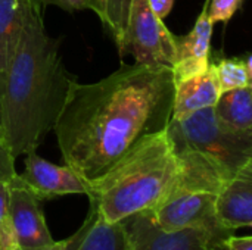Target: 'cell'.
I'll return each mask as SVG.
<instances>
[{
	"label": "cell",
	"instance_id": "17",
	"mask_svg": "<svg viewBox=\"0 0 252 250\" xmlns=\"http://www.w3.org/2000/svg\"><path fill=\"white\" fill-rule=\"evenodd\" d=\"M130 3L131 0H94L93 12L99 16L102 25L114 38L117 46L124 34Z\"/></svg>",
	"mask_w": 252,
	"mask_h": 250
},
{
	"label": "cell",
	"instance_id": "19",
	"mask_svg": "<svg viewBox=\"0 0 252 250\" xmlns=\"http://www.w3.org/2000/svg\"><path fill=\"white\" fill-rule=\"evenodd\" d=\"M242 0H211L208 9V18L213 24L216 22H229L236 10L241 7Z\"/></svg>",
	"mask_w": 252,
	"mask_h": 250
},
{
	"label": "cell",
	"instance_id": "24",
	"mask_svg": "<svg viewBox=\"0 0 252 250\" xmlns=\"http://www.w3.org/2000/svg\"><path fill=\"white\" fill-rule=\"evenodd\" d=\"M13 250H66L65 248V242H55L49 246H43V248H15Z\"/></svg>",
	"mask_w": 252,
	"mask_h": 250
},
{
	"label": "cell",
	"instance_id": "11",
	"mask_svg": "<svg viewBox=\"0 0 252 250\" xmlns=\"http://www.w3.org/2000/svg\"><path fill=\"white\" fill-rule=\"evenodd\" d=\"M63 242L66 250H130L124 222H109L92 202L83 225Z\"/></svg>",
	"mask_w": 252,
	"mask_h": 250
},
{
	"label": "cell",
	"instance_id": "22",
	"mask_svg": "<svg viewBox=\"0 0 252 250\" xmlns=\"http://www.w3.org/2000/svg\"><path fill=\"white\" fill-rule=\"evenodd\" d=\"M223 250H252V239L251 236L245 237H236V236H229L224 243Z\"/></svg>",
	"mask_w": 252,
	"mask_h": 250
},
{
	"label": "cell",
	"instance_id": "23",
	"mask_svg": "<svg viewBox=\"0 0 252 250\" xmlns=\"http://www.w3.org/2000/svg\"><path fill=\"white\" fill-rule=\"evenodd\" d=\"M151 9L154 10V13L164 21V18H167L173 9L174 0H148Z\"/></svg>",
	"mask_w": 252,
	"mask_h": 250
},
{
	"label": "cell",
	"instance_id": "25",
	"mask_svg": "<svg viewBox=\"0 0 252 250\" xmlns=\"http://www.w3.org/2000/svg\"><path fill=\"white\" fill-rule=\"evenodd\" d=\"M220 250H223V246H221V248H220Z\"/></svg>",
	"mask_w": 252,
	"mask_h": 250
},
{
	"label": "cell",
	"instance_id": "13",
	"mask_svg": "<svg viewBox=\"0 0 252 250\" xmlns=\"http://www.w3.org/2000/svg\"><path fill=\"white\" fill-rule=\"evenodd\" d=\"M35 9H41L35 0H0V87L22 29Z\"/></svg>",
	"mask_w": 252,
	"mask_h": 250
},
{
	"label": "cell",
	"instance_id": "1",
	"mask_svg": "<svg viewBox=\"0 0 252 250\" xmlns=\"http://www.w3.org/2000/svg\"><path fill=\"white\" fill-rule=\"evenodd\" d=\"M174 75L168 66L121 65L108 77L72 83L53 127L65 165L87 183L142 139L171 121Z\"/></svg>",
	"mask_w": 252,
	"mask_h": 250
},
{
	"label": "cell",
	"instance_id": "20",
	"mask_svg": "<svg viewBox=\"0 0 252 250\" xmlns=\"http://www.w3.org/2000/svg\"><path fill=\"white\" fill-rule=\"evenodd\" d=\"M15 174V158L12 156L0 131V181H9Z\"/></svg>",
	"mask_w": 252,
	"mask_h": 250
},
{
	"label": "cell",
	"instance_id": "9",
	"mask_svg": "<svg viewBox=\"0 0 252 250\" xmlns=\"http://www.w3.org/2000/svg\"><path fill=\"white\" fill-rule=\"evenodd\" d=\"M21 180L40 200L66 194H87V181L68 165L52 164L35 152L27 153Z\"/></svg>",
	"mask_w": 252,
	"mask_h": 250
},
{
	"label": "cell",
	"instance_id": "4",
	"mask_svg": "<svg viewBox=\"0 0 252 250\" xmlns=\"http://www.w3.org/2000/svg\"><path fill=\"white\" fill-rule=\"evenodd\" d=\"M167 133L174 152H195L229 175H235L252 162V136L224 125L214 108L193 112L182 119H171Z\"/></svg>",
	"mask_w": 252,
	"mask_h": 250
},
{
	"label": "cell",
	"instance_id": "21",
	"mask_svg": "<svg viewBox=\"0 0 252 250\" xmlns=\"http://www.w3.org/2000/svg\"><path fill=\"white\" fill-rule=\"evenodd\" d=\"M38 4H52L58 6L63 10L68 12H75V10H83V9H90L93 10L94 0H35Z\"/></svg>",
	"mask_w": 252,
	"mask_h": 250
},
{
	"label": "cell",
	"instance_id": "6",
	"mask_svg": "<svg viewBox=\"0 0 252 250\" xmlns=\"http://www.w3.org/2000/svg\"><path fill=\"white\" fill-rule=\"evenodd\" d=\"M130 250H220L235 231L221 225H199L180 230L162 228L151 209L137 212L124 221Z\"/></svg>",
	"mask_w": 252,
	"mask_h": 250
},
{
	"label": "cell",
	"instance_id": "3",
	"mask_svg": "<svg viewBox=\"0 0 252 250\" xmlns=\"http://www.w3.org/2000/svg\"><path fill=\"white\" fill-rule=\"evenodd\" d=\"M180 172L167 128L142 139L102 175L87 183V197L109 222L159 205Z\"/></svg>",
	"mask_w": 252,
	"mask_h": 250
},
{
	"label": "cell",
	"instance_id": "2",
	"mask_svg": "<svg viewBox=\"0 0 252 250\" xmlns=\"http://www.w3.org/2000/svg\"><path fill=\"white\" fill-rule=\"evenodd\" d=\"M75 78L59 55V41L44 29L41 9H35L0 87V131L15 159L35 152L53 130Z\"/></svg>",
	"mask_w": 252,
	"mask_h": 250
},
{
	"label": "cell",
	"instance_id": "12",
	"mask_svg": "<svg viewBox=\"0 0 252 250\" xmlns=\"http://www.w3.org/2000/svg\"><path fill=\"white\" fill-rule=\"evenodd\" d=\"M220 94L221 91L210 63L208 71L174 84L171 119H182L193 112L214 108Z\"/></svg>",
	"mask_w": 252,
	"mask_h": 250
},
{
	"label": "cell",
	"instance_id": "7",
	"mask_svg": "<svg viewBox=\"0 0 252 250\" xmlns=\"http://www.w3.org/2000/svg\"><path fill=\"white\" fill-rule=\"evenodd\" d=\"M217 193L174 184L168 196L152 211L155 221L167 230L199 225H220L216 220L214 203ZM223 227V225H221Z\"/></svg>",
	"mask_w": 252,
	"mask_h": 250
},
{
	"label": "cell",
	"instance_id": "10",
	"mask_svg": "<svg viewBox=\"0 0 252 250\" xmlns=\"http://www.w3.org/2000/svg\"><path fill=\"white\" fill-rule=\"evenodd\" d=\"M216 220L227 230L251 227L252 224V162L227 180L216 196Z\"/></svg>",
	"mask_w": 252,
	"mask_h": 250
},
{
	"label": "cell",
	"instance_id": "18",
	"mask_svg": "<svg viewBox=\"0 0 252 250\" xmlns=\"http://www.w3.org/2000/svg\"><path fill=\"white\" fill-rule=\"evenodd\" d=\"M15 248L16 242L9 212L7 181H0V250H13Z\"/></svg>",
	"mask_w": 252,
	"mask_h": 250
},
{
	"label": "cell",
	"instance_id": "15",
	"mask_svg": "<svg viewBox=\"0 0 252 250\" xmlns=\"http://www.w3.org/2000/svg\"><path fill=\"white\" fill-rule=\"evenodd\" d=\"M213 22L208 18L207 4L204 6L201 15L198 16L193 28L189 34L177 37V59H210L211 49V35H213Z\"/></svg>",
	"mask_w": 252,
	"mask_h": 250
},
{
	"label": "cell",
	"instance_id": "14",
	"mask_svg": "<svg viewBox=\"0 0 252 250\" xmlns=\"http://www.w3.org/2000/svg\"><path fill=\"white\" fill-rule=\"evenodd\" d=\"M217 118L229 128L252 136V88L242 87L223 91L214 105Z\"/></svg>",
	"mask_w": 252,
	"mask_h": 250
},
{
	"label": "cell",
	"instance_id": "16",
	"mask_svg": "<svg viewBox=\"0 0 252 250\" xmlns=\"http://www.w3.org/2000/svg\"><path fill=\"white\" fill-rule=\"evenodd\" d=\"M211 68L221 93L251 85L252 59L250 55L245 59L226 57L220 59L219 62H211Z\"/></svg>",
	"mask_w": 252,
	"mask_h": 250
},
{
	"label": "cell",
	"instance_id": "5",
	"mask_svg": "<svg viewBox=\"0 0 252 250\" xmlns=\"http://www.w3.org/2000/svg\"><path fill=\"white\" fill-rule=\"evenodd\" d=\"M118 49L121 56H133L134 63L173 68L177 59V35L154 13L148 0H131Z\"/></svg>",
	"mask_w": 252,
	"mask_h": 250
},
{
	"label": "cell",
	"instance_id": "8",
	"mask_svg": "<svg viewBox=\"0 0 252 250\" xmlns=\"http://www.w3.org/2000/svg\"><path fill=\"white\" fill-rule=\"evenodd\" d=\"M9 212L16 248H43L55 243L44 220L41 200L16 172L7 181Z\"/></svg>",
	"mask_w": 252,
	"mask_h": 250
}]
</instances>
